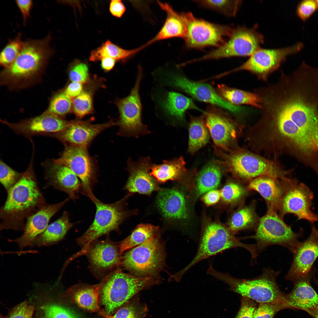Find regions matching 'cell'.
<instances>
[{
    "label": "cell",
    "mask_w": 318,
    "mask_h": 318,
    "mask_svg": "<svg viewBox=\"0 0 318 318\" xmlns=\"http://www.w3.org/2000/svg\"><path fill=\"white\" fill-rule=\"evenodd\" d=\"M34 153L17 183L7 193L0 209V230L24 231L28 218L47 203L39 188L33 167Z\"/></svg>",
    "instance_id": "cell-1"
},
{
    "label": "cell",
    "mask_w": 318,
    "mask_h": 318,
    "mask_svg": "<svg viewBox=\"0 0 318 318\" xmlns=\"http://www.w3.org/2000/svg\"><path fill=\"white\" fill-rule=\"evenodd\" d=\"M280 272L266 268L256 277L241 279L233 277L228 273L218 271L210 264L207 273L228 285L230 290L242 297L259 303L282 304L285 307L286 294L280 290L276 282Z\"/></svg>",
    "instance_id": "cell-2"
},
{
    "label": "cell",
    "mask_w": 318,
    "mask_h": 318,
    "mask_svg": "<svg viewBox=\"0 0 318 318\" xmlns=\"http://www.w3.org/2000/svg\"><path fill=\"white\" fill-rule=\"evenodd\" d=\"M216 153L223 160L220 163L234 175L249 182L258 177L267 176L281 180L290 171L283 169L275 161L247 150L235 148L225 153L214 147Z\"/></svg>",
    "instance_id": "cell-3"
},
{
    "label": "cell",
    "mask_w": 318,
    "mask_h": 318,
    "mask_svg": "<svg viewBox=\"0 0 318 318\" xmlns=\"http://www.w3.org/2000/svg\"><path fill=\"white\" fill-rule=\"evenodd\" d=\"M228 228L218 223H211L204 228L196 255L186 267L173 275L179 281L185 273L199 262L229 249L241 247L248 251L252 259H256L258 254L255 244H245L240 241Z\"/></svg>",
    "instance_id": "cell-4"
},
{
    "label": "cell",
    "mask_w": 318,
    "mask_h": 318,
    "mask_svg": "<svg viewBox=\"0 0 318 318\" xmlns=\"http://www.w3.org/2000/svg\"><path fill=\"white\" fill-rule=\"evenodd\" d=\"M282 219L276 211L268 210L266 214L260 218L255 234L242 238L255 240L258 254L265 248L274 245L287 248L294 254L301 244L298 239L302 235L303 231L294 232Z\"/></svg>",
    "instance_id": "cell-5"
},
{
    "label": "cell",
    "mask_w": 318,
    "mask_h": 318,
    "mask_svg": "<svg viewBox=\"0 0 318 318\" xmlns=\"http://www.w3.org/2000/svg\"><path fill=\"white\" fill-rule=\"evenodd\" d=\"M152 277L133 276L117 269L100 284L102 302L109 314L152 282Z\"/></svg>",
    "instance_id": "cell-6"
},
{
    "label": "cell",
    "mask_w": 318,
    "mask_h": 318,
    "mask_svg": "<svg viewBox=\"0 0 318 318\" xmlns=\"http://www.w3.org/2000/svg\"><path fill=\"white\" fill-rule=\"evenodd\" d=\"M51 35L42 39H28L23 42L17 57L5 71L7 76L19 80L31 77L37 73L54 54L50 45Z\"/></svg>",
    "instance_id": "cell-7"
},
{
    "label": "cell",
    "mask_w": 318,
    "mask_h": 318,
    "mask_svg": "<svg viewBox=\"0 0 318 318\" xmlns=\"http://www.w3.org/2000/svg\"><path fill=\"white\" fill-rule=\"evenodd\" d=\"M165 254L158 235L127 252L122 264L125 269L140 277H152L162 267Z\"/></svg>",
    "instance_id": "cell-8"
},
{
    "label": "cell",
    "mask_w": 318,
    "mask_h": 318,
    "mask_svg": "<svg viewBox=\"0 0 318 318\" xmlns=\"http://www.w3.org/2000/svg\"><path fill=\"white\" fill-rule=\"evenodd\" d=\"M96 208L92 223L85 233L77 239L81 245L88 247L91 243L110 232L117 230L127 215L124 208V199L115 203H104L95 196L90 199Z\"/></svg>",
    "instance_id": "cell-9"
},
{
    "label": "cell",
    "mask_w": 318,
    "mask_h": 318,
    "mask_svg": "<svg viewBox=\"0 0 318 318\" xmlns=\"http://www.w3.org/2000/svg\"><path fill=\"white\" fill-rule=\"evenodd\" d=\"M64 145L59 157L53 160L67 166L74 172L82 183V194L90 199L95 196L93 190L97 182V169L94 158L90 155L87 148L70 145Z\"/></svg>",
    "instance_id": "cell-10"
},
{
    "label": "cell",
    "mask_w": 318,
    "mask_h": 318,
    "mask_svg": "<svg viewBox=\"0 0 318 318\" xmlns=\"http://www.w3.org/2000/svg\"><path fill=\"white\" fill-rule=\"evenodd\" d=\"M181 13L187 27L184 40L188 48L201 49L211 46L218 47L226 42L225 38L229 37L233 29L198 19L191 12Z\"/></svg>",
    "instance_id": "cell-11"
},
{
    "label": "cell",
    "mask_w": 318,
    "mask_h": 318,
    "mask_svg": "<svg viewBox=\"0 0 318 318\" xmlns=\"http://www.w3.org/2000/svg\"><path fill=\"white\" fill-rule=\"evenodd\" d=\"M229 40L223 44L193 62L236 56H250L260 49L264 37L254 29L239 26L233 29Z\"/></svg>",
    "instance_id": "cell-12"
},
{
    "label": "cell",
    "mask_w": 318,
    "mask_h": 318,
    "mask_svg": "<svg viewBox=\"0 0 318 318\" xmlns=\"http://www.w3.org/2000/svg\"><path fill=\"white\" fill-rule=\"evenodd\" d=\"M142 73L139 68L135 85L129 95L117 102L120 117L117 124L118 134L123 136L137 137L149 133L142 121V104L139 89Z\"/></svg>",
    "instance_id": "cell-13"
},
{
    "label": "cell",
    "mask_w": 318,
    "mask_h": 318,
    "mask_svg": "<svg viewBox=\"0 0 318 318\" xmlns=\"http://www.w3.org/2000/svg\"><path fill=\"white\" fill-rule=\"evenodd\" d=\"M303 44L298 42L289 47L275 49L260 48L250 57L241 65L231 71L229 73L241 70L249 71L265 78L269 73L277 68L288 55L295 54L303 47Z\"/></svg>",
    "instance_id": "cell-14"
},
{
    "label": "cell",
    "mask_w": 318,
    "mask_h": 318,
    "mask_svg": "<svg viewBox=\"0 0 318 318\" xmlns=\"http://www.w3.org/2000/svg\"><path fill=\"white\" fill-rule=\"evenodd\" d=\"M314 195L309 188L304 183L294 185L285 192L278 210L282 218L292 213L299 219H305L313 223L318 221V215L311 209Z\"/></svg>",
    "instance_id": "cell-15"
},
{
    "label": "cell",
    "mask_w": 318,
    "mask_h": 318,
    "mask_svg": "<svg viewBox=\"0 0 318 318\" xmlns=\"http://www.w3.org/2000/svg\"><path fill=\"white\" fill-rule=\"evenodd\" d=\"M166 78L168 85L183 90L198 100L216 105L235 114L242 111L240 107L224 99L208 84L192 81L175 74L168 75Z\"/></svg>",
    "instance_id": "cell-16"
},
{
    "label": "cell",
    "mask_w": 318,
    "mask_h": 318,
    "mask_svg": "<svg viewBox=\"0 0 318 318\" xmlns=\"http://www.w3.org/2000/svg\"><path fill=\"white\" fill-rule=\"evenodd\" d=\"M45 179L46 183L44 189L52 187L64 192L74 201L79 198L82 193V183L76 175L66 165L57 163L53 159L44 163Z\"/></svg>",
    "instance_id": "cell-17"
},
{
    "label": "cell",
    "mask_w": 318,
    "mask_h": 318,
    "mask_svg": "<svg viewBox=\"0 0 318 318\" xmlns=\"http://www.w3.org/2000/svg\"><path fill=\"white\" fill-rule=\"evenodd\" d=\"M309 237L301 243L294 253L293 260L286 278L294 282L312 276L311 269L318 257V230L311 226Z\"/></svg>",
    "instance_id": "cell-18"
},
{
    "label": "cell",
    "mask_w": 318,
    "mask_h": 318,
    "mask_svg": "<svg viewBox=\"0 0 318 318\" xmlns=\"http://www.w3.org/2000/svg\"><path fill=\"white\" fill-rule=\"evenodd\" d=\"M2 122L16 134L30 139L35 135L59 132L64 129L69 122L48 112L18 122Z\"/></svg>",
    "instance_id": "cell-19"
},
{
    "label": "cell",
    "mask_w": 318,
    "mask_h": 318,
    "mask_svg": "<svg viewBox=\"0 0 318 318\" xmlns=\"http://www.w3.org/2000/svg\"><path fill=\"white\" fill-rule=\"evenodd\" d=\"M68 198L57 203H46L27 219L23 234L9 241L16 242L21 249L32 246L35 239L45 230L51 218L70 200Z\"/></svg>",
    "instance_id": "cell-20"
},
{
    "label": "cell",
    "mask_w": 318,
    "mask_h": 318,
    "mask_svg": "<svg viewBox=\"0 0 318 318\" xmlns=\"http://www.w3.org/2000/svg\"><path fill=\"white\" fill-rule=\"evenodd\" d=\"M115 124L114 123L110 122L94 125L85 121H72L69 122L67 127L63 130L46 135L56 138L64 145L87 148L97 135Z\"/></svg>",
    "instance_id": "cell-21"
},
{
    "label": "cell",
    "mask_w": 318,
    "mask_h": 318,
    "mask_svg": "<svg viewBox=\"0 0 318 318\" xmlns=\"http://www.w3.org/2000/svg\"><path fill=\"white\" fill-rule=\"evenodd\" d=\"M298 181L286 178L280 180L267 176L250 181L247 186L250 191L257 192L266 201L268 210H278L281 200L287 190Z\"/></svg>",
    "instance_id": "cell-22"
},
{
    "label": "cell",
    "mask_w": 318,
    "mask_h": 318,
    "mask_svg": "<svg viewBox=\"0 0 318 318\" xmlns=\"http://www.w3.org/2000/svg\"><path fill=\"white\" fill-rule=\"evenodd\" d=\"M206 124L218 148L228 152L234 148L237 128L226 117L215 112H206Z\"/></svg>",
    "instance_id": "cell-23"
},
{
    "label": "cell",
    "mask_w": 318,
    "mask_h": 318,
    "mask_svg": "<svg viewBox=\"0 0 318 318\" xmlns=\"http://www.w3.org/2000/svg\"><path fill=\"white\" fill-rule=\"evenodd\" d=\"M152 165L148 158H141L136 162L128 160L127 167L129 176L125 188L131 193L145 194L160 190L150 174Z\"/></svg>",
    "instance_id": "cell-24"
},
{
    "label": "cell",
    "mask_w": 318,
    "mask_h": 318,
    "mask_svg": "<svg viewBox=\"0 0 318 318\" xmlns=\"http://www.w3.org/2000/svg\"><path fill=\"white\" fill-rule=\"evenodd\" d=\"M158 207L165 218L184 220L189 218L185 197L175 189L160 190L157 198Z\"/></svg>",
    "instance_id": "cell-25"
},
{
    "label": "cell",
    "mask_w": 318,
    "mask_h": 318,
    "mask_svg": "<svg viewBox=\"0 0 318 318\" xmlns=\"http://www.w3.org/2000/svg\"><path fill=\"white\" fill-rule=\"evenodd\" d=\"M311 276L300 279L294 282L292 291L286 295V309L305 310L318 308V294L312 287Z\"/></svg>",
    "instance_id": "cell-26"
},
{
    "label": "cell",
    "mask_w": 318,
    "mask_h": 318,
    "mask_svg": "<svg viewBox=\"0 0 318 318\" xmlns=\"http://www.w3.org/2000/svg\"><path fill=\"white\" fill-rule=\"evenodd\" d=\"M87 249L90 262L96 269L110 270L118 266L122 261L119 249L110 241L99 242Z\"/></svg>",
    "instance_id": "cell-27"
},
{
    "label": "cell",
    "mask_w": 318,
    "mask_h": 318,
    "mask_svg": "<svg viewBox=\"0 0 318 318\" xmlns=\"http://www.w3.org/2000/svg\"><path fill=\"white\" fill-rule=\"evenodd\" d=\"M160 8L165 11L166 17L162 27L156 35L150 41L151 44L158 41L174 37L185 39L187 33L186 24L181 13L175 11L166 3L157 1Z\"/></svg>",
    "instance_id": "cell-28"
},
{
    "label": "cell",
    "mask_w": 318,
    "mask_h": 318,
    "mask_svg": "<svg viewBox=\"0 0 318 318\" xmlns=\"http://www.w3.org/2000/svg\"><path fill=\"white\" fill-rule=\"evenodd\" d=\"M100 284H81L71 288L68 291L75 302L80 307L99 313L106 318L108 314L100 309L99 305Z\"/></svg>",
    "instance_id": "cell-29"
},
{
    "label": "cell",
    "mask_w": 318,
    "mask_h": 318,
    "mask_svg": "<svg viewBox=\"0 0 318 318\" xmlns=\"http://www.w3.org/2000/svg\"><path fill=\"white\" fill-rule=\"evenodd\" d=\"M256 203L255 201L249 205L244 203L233 213L228 228L233 233L242 230H256L260 218L256 212Z\"/></svg>",
    "instance_id": "cell-30"
},
{
    "label": "cell",
    "mask_w": 318,
    "mask_h": 318,
    "mask_svg": "<svg viewBox=\"0 0 318 318\" xmlns=\"http://www.w3.org/2000/svg\"><path fill=\"white\" fill-rule=\"evenodd\" d=\"M75 224L70 222L68 213L63 212L60 217L49 225L44 232L35 239L32 246H47L59 241Z\"/></svg>",
    "instance_id": "cell-31"
},
{
    "label": "cell",
    "mask_w": 318,
    "mask_h": 318,
    "mask_svg": "<svg viewBox=\"0 0 318 318\" xmlns=\"http://www.w3.org/2000/svg\"><path fill=\"white\" fill-rule=\"evenodd\" d=\"M160 105L168 115L179 120H183L187 110L193 109L205 112L198 107L190 98L174 92H168Z\"/></svg>",
    "instance_id": "cell-32"
},
{
    "label": "cell",
    "mask_w": 318,
    "mask_h": 318,
    "mask_svg": "<svg viewBox=\"0 0 318 318\" xmlns=\"http://www.w3.org/2000/svg\"><path fill=\"white\" fill-rule=\"evenodd\" d=\"M187 172L186 163L182 156L170 160H164L159 165H152L150 174L158 181L165 182L177 180Z\"/></svg>",
    "instance_id": "cell-33"
},
{
    "label": "cell",
    "mask_w": 318,
    "mask_h": 318,
    "mask_svg": "<svg viewBox=\"0 0 318 318\" xmlns=\"http://www.w3.org/2000/svg\"><path fill=\"white\" fill-rule=\"evenodd\" d=\"M148 46L146 43L137 48L126 49L107 40L103 43L100 46L92 51L89 59L92 61H96L101 60L105 57H110L116 60H124L134 55Z\"/></svg>",
    "instance_id": "cell-34"
},
{
    "label": "cell",
    "mask_w": 318,
    "mask_h": 318,
    "mask_svg": "<svg viewBox=\"0 0 318 318\" xmlns=\"http://www.w3.org/2000/svg\"><path fill=\"white\" fill-rule=\"evenodd\" d=\"M220 162H212L203 168L197 178L198 196L215 189L218 186L221 177Z\"/></svg>",
    "instance_id": "cell-35"
},
{
    "label": "cell",
    "mask_w": 318,
    "mask_h": 318,
    "mask_svg": "<svg viewBox=\"0 0 318 318\" xmlns=\"http://www.w3.org/2000/svg\"><path fill=\"white\" fill-rule=\"evenodd\" d=\"M208 131L202 118H191L189 127L188 147L191 153L194 154L208 143L209 139Z\"/></svg>",
    "instance_id": "cell-36"
},
{
    "label": "cell",
    "mask_w": 318,
    "mask_h": 318,
    "mask_svg": "<svg viewBox=\"0 0 318 318\" xmlns=\"http://www.w3.org/2000/svg\"><path fill=\"white\" fill-rule=\"evenodd\" d=\"M218 89L222 97L233 105L246 104L262 108L261 97L257 94L224 85H218Z\"/></svg>",
    "instance_id": "cell-37"
},
{
    "label": "cell",
    "mask_w": 318,
    "mask_h": 318,
    "mask_svg": "<svg viewBox=\"0 0 318 318\" xmlns=\"http://www.w3.org/2000/svg\"><path fill=\"white\" fill-rule=\"evenodd\" d=\"M158 226L148 224L139 225L128 236L120 243L119 247L120 253L139 245L158 235Z\"/></svg>",
    "instance_id": "cell-38"
},
{
    "label": "cell",
    "mask_w": 318,
    "mask_h": 318,
    "mask_svg": "<svg viewBox=\"0 0 318 318\" xmlns=\"http://www.w3.org/2000/svg\"><path fill=\"white\" fill-rule=\"evenodd\" d=\"M250 191L244 184L231 181L224 186L221 191V198L226 204L240 206L244 203Z\"/></svg>",
    "instance_id": "cell-39"
},
{
    "label": "cell",
    "mask_w": 318,
    "mask_h": 318,
    "mask_svg": "<svg viewBox=\"0 0 318 318\" xmlns=\"http://www.w3.org/2000/svg\"><path fill=\"white\" fill-rule=\"evenodd\" d=\"M21 36L19 34L14 39H10L1 52L0 64L8 67L14 61L22 47L23 42Z\"/></svg>",
    "instance_id": "cell-40"
},
{
    "label": "cell",
    "mask_w": 318,
    "mask_h": 318,
    "mask_svg": "<svg viewBox=\"0 0 318 318\" xmlns=\"http://www.w3.org/2000/svg\"><path fill=\"white\" fill-rule=\"evenodd\" d=\"M202 6L218 11L228 16L235 15L240 4L239 0H196Z\"/></svg>",
    "instance_id": "cell-41"
},
{
    "label": "cell",
    "mask_w": 318,
    "mask_h": 318,
    "mask_svg": "<svg viewBox=\"0 0 318 318\" xmlns=\"http://www.w3.org/2000/svg\"><path fill=\"white\" fill-rule=\"evenodd\" d=\"M72 105L71 98L65 92L57 94L51 101L48 112L59 116L70 111Z\"/></svg>",
    "instance_id": "cell-42"
},
{
    "label": "cell",
    "mask_w": 318,
    "mask_h": 318,
    "mask_svg": "<svg viewBox=\"0 0 318 318\" xmlns=\"http://www.w3.org/2000/svg\"><path fill=\"white\" fill-rule=\"evenodd\" d=\"M22 173L14 170L3 160L0 161V181L7 193L21 178Z\"/></svg>",
    "instance_id": "cell-43"
},
{
    "label": "cell",
    "mask_w": 318,
    "mask_h": 318,
    "mask_svg": "<svg viewBox=\"0 0 318 318\" xmlns=\"http://www.w3.org/2000/svg\"><path fill=\"white\" fill-rule=\"evenodd\" d=\"M72 105L75 115L78 117H82L91 111L92 97L87 92H82L74 100Z\"/></svg>",
    "instance_id": "cell-44"
},
{
    "label": "cell",
    "mask_w": 318,
    "mask_h": 318,
    "mask_svg": "<svg viewBox=\"0 0 318 318\" xmlns=\"http://www.w3.org/2000/svg\"><path fill=\"white\" fill-rule=\"evenodd\" d=\"M43 309V318H78L71 310L57 304H47Z\"/></svg>",
    "instance_id": "cell-45"
},
{
    "label": "cell",
    "mask_w": 318,
    "mask_h": 318,
    "mask_svg": "<svg viewBox=\"0 0 318 318\" xmlns=\"http://www.w3.org/2000/svg\"><path fill=\"white\" fill-rule=\"evenodd\" d=\"M285 309L282 304L259 303L254 311L253 318H273L278 312Z\"/></svg>",
    "instance_id": "cell-46"
},
{
    "label": "cell",
    "mask_w": 318,
    "mask_h": 318,
    "mask_svg": "<svg viewBox=\"0 0 318 318\" xmlns=\"http://www.w3.org/2000/svg\"><path fill=\"white\" fill-rule=\"evenodd\" d=\"M88 76V69L87 65L82 62H78L71 67L69 77L72 82L82 83L87 81Z\"/></svg>",
    "instance_id": "cell-47"
},
{
    "label": "cell",
    "mask_w": 318,
    "mask_h": 318,
    "mask_svg": "<svg viewBox=\"0 0 318 318\" xmlns=\"http://www.w3.org/2000/svg\"><path fill=\"white\" fill-rule=\"evenodd\" d=\"M318 8V5L316 0H304L298 4L297 13L299 18L305 21L308 19Z\"/></svg>",
    "instance_id": "cell-48"
},
{
    "label": "cell",
    "mask_w": 318,
    "mask_h": 318,
    "mask_svg": "<svg viewBox=\"0 0 318 318\" xmlns=\"http://www.w3.org/2000/svg\"><path fill=\"white\" fill-rule=\"evenodd\" d=\"M257 307L254 300L242 297L240 308L235 318H253L254 313Z\"/></svg>",
    "instance_id": "cell-49"
},
{
    "label": "cell",
    "mask_w": 318,
    "mask_h": 318,
    "mask_svg": "<svg viewBox=\"0 0 318 318\" xmlns=\"http://www.w3.org/2000/svg\"><path fill=\"white\" fill-rule=\"evenodd\" d=\"M34 309L33 306L24 302L13 309L9 318H32Z\"/></svg>",
    "instance_id": "cell-50"
},
{
    "label": "cell",
    "mask_w": 318,
    "mask_h": 318,
    "mask_svg": "<svg viewBox=\"0 0 318 318\" xmlns=\"http://www.w3.org/2000/svg\"><path fill=\"white\" fill-rule=\"evenodd\" d=\"M138 308L133 305H129L119 309L113 316L109 315L108 318H140Z\"/></svg>",
    "instance_id": "cell-51"
},
{
    "label": "cell",
    "mask_w": 318,
    "mask_h": 318,
    "mask_svg": "<svg viewBox=\"0 0 318 318\" xmlns=\"http://www.w3.org/2000/svg\"><path fill=\"white\" fill-rule=\"evenodd\" d=\"M22 15L23 24L25 25L27 21L30 17V12L33 6L32 0L15 1Z\"/></svg>",
    "instance_id": "cell-52"
},
{
    "label": "cell",
    "mask_w": 318,
    "mask_h": 318,
    "mask_svg": "<svg viewBox=\"0 0 318 318\" xmlns=\"http://www.w3.org/2000/svg\"><path fill=\"white\" fill-rule=\"evenodd\" d=\"M109 9L113 16L120 18L124 14L126 8L121 0H112L110 2Z\"/></svg>",
    "instance_id": "cell-53"
},
{
    "label": "cell",
    "mask_w": 318,
    "mask_h": 318,
    "mask_svg": "<svg viewBox=\"0 0 318 318\" xmlns=\"http://www.w3.org/2000/svg\"><path fill=\"white\" fill-rule=\"evenodd\" d=\"M221 198V191L214 189L206 192L203 196V200L206 205L211 206L217 203Z\"/></svg>",
    "instance_id": "cell-54"
},
{
    "label": "cell",
    "mask_w": 318,
    "mask_h": 318,
    "mask_svg": "<svg viewBox=\"0 0 318 318\" xmlns=\"http://www.w3.org/2000/svg\"><path fill=\"white\" fill-rule=\"evenodd\" d=\"M82 86L81 83L72 82L67 87L64 92L71 98L76 97L82 92Z\"/></svg>",
    "instance_id": "cell-55"
},
{
    "label": "cell",
    "mask_w": 318,
    "mask_h": 318,
    "mask_svg": "<svg viewBox=\"0 0 318 318\" xmlns=\"http://www.w3.org/2000/svg\"><path fill=\"white\" fill-rule=\"evenodd\" d=\"M101 66L102 68L105 71L112 69L115 63L116 60L110 57H105L101 60Z\"/></svg>",
    "instance_id": "cell-56"
},
{
    "label": "cell",
    "mask_w": 318,
    "mask_h": 318,
    "mask_svg": "<svg viewBox=\"0 0 318 318\" xmlns=\"http://www.w3.org/2000/svg\"><path fill=\"white\" fill-rule=\"evenodd\" d=\"M314 318H318V308L308 309L305 311Z\"/></svg>",
    "instance_id": "cell-57"
},
{
    "label": "cell",
    "mask_w": 318,
    "mask_h": 318,
    "mask_svg": "<svg viewBox=\"0 0 318 318\" xmlns=\"http://www.w3.org/2000/svg\"><path fill=\"white\" fill-rule=\"evenodd\" d=\"M314 280L315 283L317 285L318 287V280L316 279L315 278H314Z\"/></svg>",
    "instance_id": "cell-58"
},
{
    "label": "cell",
    "mask_w": 318,
    "mask_h": 318,
    "mask_svg": "<svg viewBox=\"0 0 318 318\" xmlns=\"http://www.w3.org/2000/svg\"><path fill=\"white\" fill-rule=\"evenodd\" d=\"M316 2H317V4L318 5V0H316Z\"/></svg>",
    "instance_id": "cell-59"
}]
</instances>
